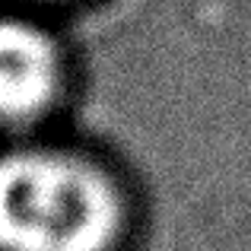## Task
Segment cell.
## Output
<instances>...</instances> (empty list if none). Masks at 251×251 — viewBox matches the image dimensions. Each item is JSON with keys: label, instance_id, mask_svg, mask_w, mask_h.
I'll return each mask as SVG.
<instances>
[{"label": "cell", "instance_id": "cell-2", "mask_svg": "<svg viewBox=\"0 0 251 251\" xmlns=\"http://www.w3.org/2000/svg\"><path fill=\"white\" fill-rule=\"evenodd\" d=\"M61 57L45 29L29 19L0 16V124H29L51 105Z\"/></svg>", "mask_w": 251, "mask_h": 251}, {"label": "cell", "instance_id": "cell-1", "mask_svg": "<svg viewBox=\"0 0 251 251\" xmlns=\"http://www.w3.org/2000/svg\"><path fill=\"white\" fill-rule=\"evenodd\" d=\"M121 203L102 172L61 153L0 156V251H105Z\"/></svg>", "mask_w": 251, "mask_h": 251}]
</instances>
